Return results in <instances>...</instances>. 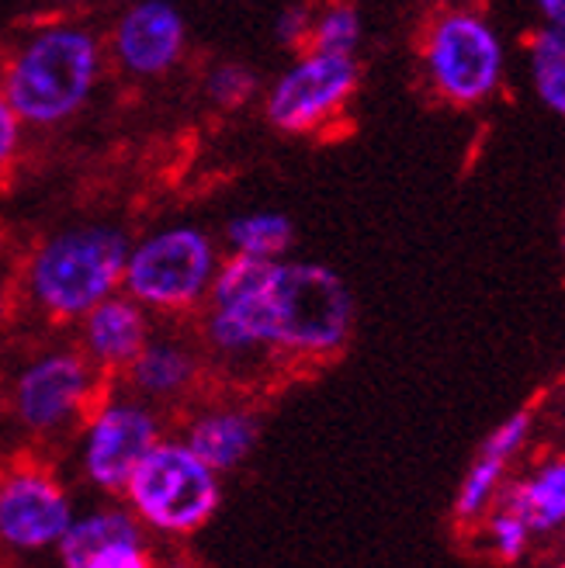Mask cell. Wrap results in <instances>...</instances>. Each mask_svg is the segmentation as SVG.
<instances>
[{
	"instance_id": "cell-26",
	"label": "cell",
	"mask_w": 565,
	"mask_h": 568,
	"mask_svg": "<svg viewBox=\"0 0 565 568\" xmlns=\"http://www.w3.org/2000/svg\"><path fill=\"white\" fill-rule=\"evenodd\" d=\"M542 14L548 18V24H558L565 28V0H538Z\"/></svg>"
},
{
	"instance_id": "cell-9",
	"label": "cell",
	"mask_w": 565,
	"mask_h": 568,
	"mask_svg": "<svg viewBox=\"0 0 565 568\" xmlns=\"http://www.w3.org/2000/svg\"><path fill=\"white\" fill-rule=\"evenodd\" d=\"M73 517V496L60 471L28 458L0 471V548L4 551H56Z\"/></svg>"
},
{
	"instance_id": "cell-20",
	"label": "cell",
	"mask_w": 565,
	"mask_h": 568,
	"mask_svg": "<svg viewBox=\"0 0 565 568\" xmlns=\"http://www.w3.org/2000/svg\"><path fill=\"white\" fill-rule=\"evenodd\" d=\"M357 42H361V18H357V11L351 4H333L320 18H313V36H309L305 49L354 55Z\"/></svg>"
},
{
	"instance_id": "cell-2",
	"label": "cell",
	"mask_w": 565,
	"mask_h": 568,
	"mask_svg": "<svg viewBox=\"0 0 565 568\" xmlns=\"http://www.w3.org/2000/svg\"><path fill=\"white\" fill-rule=\"evenodd\" d=\"M104 73L101 39L88 24L46 21L0 67V91L24 129H56L91 104Z\"/></svg>"
},
{
	"instance_id": "cell-28",
	"label": "cell",
	"mask_w": 565,
	"mask_h": 568,
	"mask_svg": "<svg viewBox=\"0 0 565 568\" xmlns=\"http://www.w3.org/2000/svg\"><path fill=\"white\" fill-rule=\"evenodd\" d=\"M437 4H462V0H437Z\"/></svg>"
},
{
	"instance_id": "cell-5",
	"label": "cell",
	"mask_w": 565,
	"mask_h": 568,
	"mask_svg": "<svg viewBox=\"0 0 565 568\" xmlns=\"http://www.w3.org/2000/svg\"><path fill=\"white\" fill-rule=\"evenodd\" d=\"M219 253L198 225H167L129 246L122 288L160 316H178L209 302Z\"/></svg>"
},
{
	"instance_id": "cell-4",
	"label": "cell",
	"mask_w": 565,
	"mask_h": 568,
	"mask_svg": "<svg viewBox=\"0 0 565 568\" xmlns=\"http://www.w3.org/2000/svg\"><path fill=\"white\" fill-rule=\"evenodd\" d=\"M125 506L157 537H194L222 503L219 471L181 440L160 437L125 481Z\"/></svg>"
},
{
	"instance_id": "cell-23",
	"label": "cell",
	"mask_w": 565,
	"mask_h": 568,
	"mask_svg": "<svg viewBox=\"0 0 565 568\" xmlns=\"http://www.w3.org/2000/svg\"><path fill=\"white\" fill-rule=\"evenodd\" d=\"M21 142H24V122L18 119V111L0 91V178H8L18 156H21Z\"/></svg>"
},
{
	"instance_id": "cell-16",
	"label": "cell",
	"mask_w": 565,
	"mask_h": 568,
	"mask_svg": "<svg viewBox=\"0 0 565 568\" xmlns=\"http://www.w3.org/2000/svg\"><path fill=\"white\" fill-rule=\"evenodd\" d=\"M506 509L531 527V530H555L565 524V462H552L538 468L531 478L517 481L506 493Z\"/></svg>"
},
{
	"instance_id": "cell-24",
	"label": "cell",
	"mask_w": 565,
	"mask_h": 568,
	"mask_svg": "<svg viewBox=\"0 0 565 568\" xmlns=\"http://www.w3.org/2000/svg\"><path fill=\"white\" fill-rule=\"evenodd\" d=\"M313 36V14L305 4H289L274 21V39L285 49H305Z\"/></svg>"
},
{
	"instance_id": "cell-12",
	"label": "cell",
	"mask_w": 565,
	"mask_h": 568,
	"mask_svg": "<svg viewBox=\"0 0 565 568\" xmlns=\"http://www.w3.org/2000/svg\"><path fill=\"white\" fill-rule=\"evenodd\" d=\"M56 555L67 568H147L153 561L150 530L129 506H98L73 517Z\"/></svg>"
},
{
	"instance_id": "cell-21",
	"label": "cell",
	"mask_w": 565,
	"mask_h": 568,
	"mask_svg": "<svg viewBox=\"0 0 565 568\" xmlns=\"http://www.w3.org/2000/svg\"><path fill=\"white\" fill-rule=\"evenodd\" d=\"M205 94L215 108H243L253 94H258V77L240 63H222L209 73L205 80Z\"/></svg>"
},
{
	"instance_id": "cell-25",
	"label": "cell",
	"mask_w": 565,
	"mask_h": 568,
	"mask_svg": "<svg viewBox=\"0 0 565 568\" xmlns=\"http://www.w3.org/2000/svg\"><path fill=\"white\" fill-rule=\"evenodd\" d=\"M527 430H531V416L527 413H517V416H511L506 423H500L483 447L503 454V458H514V454L521 450V444L527 440Z\"/></svg>"
},
{
	"instance_id": "cell-11",
	"label": "cell",
	"mask_w": 565,
	"mask_h": 568,
	"mask_svg": "<svg viewBox=\"0 0 565 568\" xmlns=\"http://www.w3.org/2000/svg\"><path fill=\"white\" fill-rule=\"evenodd\" d=\"M188 45L184 14L171 0H135L129 4L111 32L115 67L135 80H153L171 73Z\"/></svg>"
},
{
	"instance_id": "cell-15",
	"label": "cell",
	"mask_w": 565,
	"mask_h": 568,
	"mask_svg": "<svg viewBox=\"0 0 565 568\" xmlns=\"http://www.w3.org/2000/svg\"><path fill=\"white\" fill-rule=\"evenodd\" d=\"M198 375V361L174 339H150L122 372V382L143 403H163L188 392Z\"/></svg>"
},
{
	"instance_id": "cell-13",
	"label": "cell",
	"mask_w": 565,
	"mask_h": 568,
	"mask_svg": "<svg viewBox=\"0 0 565 568\" xmlns=\"http://www.w3.org/2000/svg\"><path fill=\"white\" fill-rule=\"evenodd\" d=\"M150 316L153 312L143 302H135L125 288L108 295L77 323L80 326V351L91 357V364L104 378L122 375L125 367L135 361V354L153 339Z\"/></svg>"
},
{
	"instance_id": "cell-22",
	"label": "cell",
	"mask_w": 565,
	"mask_h": 568,
	"mask_svg": "<svg viewBox=\"0 0 565 568\" xmlns=\"http://www.w3.org/2000/svg\"><path fill=\"white\" fill-rule=\"evenodd\" d=\"M490 534H493V548L503 561H517L527 548V537H531V527L514 514V509H503V514L493 517L490 524Z\"/></svg>"
},
{
	"instance_id": "cell-1",
	"label": "cell",
	"mask_w": 565,
	"mask_h": 568,
	"mask_svg": "<svg viewBox=\"0 0 565 568\" xmlns=\"http://www.w3.org/2000/svg\"><path fill=\"white\" fill-rule=\"evenodd\" d=\"M354 302L341 274L323 264H285L250 253L219 261L209 292V344L225 357L281 351L323 357L344 347Z\"/></svg>"
},
{
	"instance_id": "cell-10",
	"label": "cell",
	"mask_w": 565,
	"mask_h": 568,
	"mask_svg": "<svg viewBox=\"0 0 565 568\" xmlns=\"http://www.w3.org/2000/svg\"><path fill=\"white\" fill-rule=\"evenodd\" d=\"M354 88H357L354 55L305 49L302 60L281 73L274 80V88L268 91L264 101L268 122L292 135L316 132L351 101Z\"/></svg>"
},
{
	"instance_id": "cell-18",
	"label": "cell",
	"mask_w": 565,
	"mask_h": 568,
	"mask_svg": "<svg viewBox=\"0 0 565 568\" xmlns=\"http://www.w3.org/2000/svg\"><path fill=\"white\" fill-rule=\"evenodd\" d=\"M292 222L278 212H250L225 225V243L233 253H250V257L281 261V253L292 246Z\"/></svg>"
},
{
	"instance_id": "cell-14",
	"label": "cell",
	"mask_w": 565,
	"mask_h": 568,
	"mask_svg": "<svg viewBox=\"0 0 565 568\" xmlns=\"http://www.w3.org/2000/svg\"><path fill=\"white\" fill-rule=\"evenodd\" d=\"M184 444L202 458L205 465H212L219 475L240 468L253 444H258V419L246 409H209L198 413L188 430H184Z\"/></svg>"
},
{
	"instance_id": "cell-19",
	"label": "cell",
	"mask_w": 565,
	"mask_h": 568,
	"mask_svg": "<svg viewBox=\"0 0 565 568\" xmlns=\"http://www.w3.org/2000/svg\"><path fill=\"white\" fill-rule=\"evenodd\" d=\"M506 462H511V458H503V454L483 447V454H478V462L465 475L462 489H458V499H455V517L462 524L472 520V517H478L490 506V499H493V493L500 486V478H503Z\"/></svg>"
},
{
	"instance_id": "cell-6",
	"label": "cell",
	"mask_w": 565,
	"mask_h": 568,
	"mask_svg": "<svg viewBox=\"0 0 565 568\" xmlns=\"http://www.w3.org/2000/svg\"><path fill=\"white\" fill-rule=\"evenodd\" d=\"M423 67L431 88L451 104L486 101L503 80V42L493 24L468 8L441 11L423 39Z\"/></svg>"
},
{
	"instance_id": "cell-7",
	"label": "cell",
	"mask_w": 565,
	"mask_h": 568,
	"mask_svg": "<svg viewBox=\"0 0 565 568\" xmlns=\"http://www.w3.org/2000/svg\"><path fill=\"white\" fill-rule=\"evenodd\" d=\"M104 375L80 347L49 351L28 361L11 388L18 423L36 437L67 434L101 399Z\"/></svg>"
},
{
	"instance_id": "cell-8",
	"label": "cell",
	"mask_w": 565,
	"mask_h": 568,
	"mask_svg": "<svg viewBox=\"0 0 565 568\" xmlns=\"http://www.w3.org/2000/svg\"><path fill=\"white\" fill-rule=\"evenodd\" d=\"M160 440V419L139 395H101L80 423V475L98 493L125 489L129 475Z\"/></svg>"
},
{
	"instance_id": "cell-3",
	"label": "cell",
	"mask_w": 565,
	"mask_h": 568,
	"mask_svg": "<svg viewBox=\"0 0 565 568\" xmlns=\"http://www.w3.org/2000/svg\"><path fill=\"white\" fill-rule=\"evenodd\" d=\"M129 236L88 222L46 236L24 264V295L49 323H80L108 295L122 292Z\"/></svg>"
},
{
	"instance_id": "cell-29",
	"label": "cell",
	"mask_w": 565,
	"mask_h": 568,
	"mask_svg": "<svg viewBox=\"0 0 565 568\" xmlns=\"http://www.w3.org/2000/svg\"><path fill=\"white\" fill-rule=\"evenodd\" d=\"M60 4H77V0H60Z\"/></svg>"
},
{
	"instance_id": "cell-17",
	"label": "cell",
	"mask_w": 565,
	"mask_h": 568,
	"mask_svg": "<svg viewBox=\"0 0 565 568\" xmlns=\"http://www.w3.org/2000/svg\"><path fill=\"white\" fill-rule=\"evenodd\" d=\"M527 60L542 104L565 119V28L548 24L542 32H534L527 42Z\"/></svg>"
},
{
	"instance_id": "cell-27",
	"label": "cell",
	"mask_w": 565,
	"mask_h": 568,
	"mask_svg": "<svg viewBox=\"0 0 565 568\" xmlns=\"http://www.w3.org/2000/svg\"><path fill=\"white\" fill-rule=\"evenodd\" d=\"M8 312H11V295H8L4 284H0V323L8 320Z\"/></svg>"
}]
</instances>
